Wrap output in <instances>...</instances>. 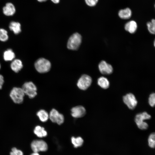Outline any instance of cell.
I'll return each mask as SVG.
<instances>
[{
  "label": "cell",
  "instance_id": "6da1fadb",
  "mask_svg": "<svg viewBox=\"0 0 155 155\" xmlns=\"http://www.w3.org/2000/svg\"><path fill=\"white\" fill-rule=\"evenodd\" d=\"M25 95L22 88L13 87L11 90L9 96L13 101L17 104L22 103Z\"/></svg>",
  "mask_w": 155,
  "mask_h": 155
},
{
  "label": "cell",
  "instance_id": "7a4b0ae2",
  "mask_svg": "<svg viewBox=\"0 0 155 155\" xmlns=\"http://www.w3.org/2000/svg\"><path fill=\"white\" fill-rule=\"evenodd\" d=\"M34 67L36 71L41 73L49 71L51 67L50 62L48 60L43 58L37 59L34 63Z\"/></svg>",
  "mask_w": 155,
  "mask_h": 155
},
{
  "label": "cell",
  "instance_id": "3957f363",
  "mask_svg": "<svg viewBox=\"0 0 155 155\" xmlns=\"http://www.w3.org/2000/svg\"><path fill=\"white\" fill-rule=\"evenodd\" d=\"M22 88L25 95H26L30 98H34L37 94V87L32 82L24 83L22 85Z\"/></svg>",
  "mask_w": 155,
  "mask_h": 155
},
{
  "label": "cell",
  "instance_id": "277c9868",
  "mask_svg": "<svg viewBox=\"0 0 155 155\" xmlns=\"http://www.w3.org/2000/svg\"><path fill=\"white\" fill-rule=\"evenodd\" d=\"M82 41V37L80 34L75 33L69 37L68 41L67 46L71 50H76L78 48Z\"/></svg>",
  "mask_w": 155,
  "mask_h": 155
},
{
  "label": "cell",
  "instance_id": "5b68a950",
  "mask_svg": "<svg viewBox=\"0 0 155 155\" xmlns=\"http://www.w3.org/2000/svg\"><path fill=\"white\" fill-rule=\"evenodd\" d=\"M31 147L34 152L45 151L48 149V145L44 141L40 140H33L31 144Z\"/></svg>",
  "mask_w": 155,
  "mask_h": 155
},
{
  "label": "cell",
  "instance_id": "8992f818",
  "mask_svg": "<svg viewBox=\"0 0 155 155\" xmlns=\"http://www.w3.org/2000/svg\"><path fill=\"white\" fill-rule=\"evenodd\" d=\"M92 82V79L91 77L88 75L84 74L78 80L77 85L80 89L85 90L90 87Z\"/></svg>",
  "mask_w": 155,
  "mask_h": 155
},
{
  "label": "cell",
  "instance_id": "52a82bcc",
  "mask_svg": "<svg viewBox=\"0 0 155 155\" xmlns=\"http://www.w3.org/2000/svg\"><path fill=\"white\" fill-rule=\"evenodd\" d=\"M124 103L131 110L134 109L136 106L137 101L135 96L131 93L127 94L123 97Z\"/></svg>",
  "mask_w": 155,
  "mask_h": 155
},
{
  "label": "cell",
  "instance_id": "ba28073f",
  "mask_svg": "<svg viewBox=\"0 0 155 155\" xmlns=\"http://www.w3.org/2000/svg\"><path fill=\"white\" fill-rule=\"evenodd\" d=\"M49 118L52 122L59 125L62 124L64 121V117L56 109H53L49 115Z\"/></svg>",
  "mask_w": 155,
  "mask_h": 155
},
{
  "label": "cell",
  "instance_id": "9c48e42d",
  "mask_svg": "<svg viewBox=\"0 0 155 155\" xmlns=\"http://www.w3.org/2000/svg\"><path fill=\"white\" fill-rule=\"evenodd\" d=\"M151 118V116L146 112H144L138 113L136 115L135 118V121L138 128L144 126L146 122L144 120L149 119Z\"/></svg>",
  "mask_w": 155,
  "mask_h": 155
},
{
  "label": "cell",
  "instance_id": "30bf717a",
  "mask_svg": "<svg viewBox=\"0 0 155 155\" xmlns=\"http://www.w3.org/2000/svg\"><path fill=\"white\" fill-rule=\"evenodd\" d=\"M86 113V110L82 106L74 107L71 110L72 116L75 118H79L83 117Z\"/></svg>",
  "mask_w": 155,
  "mask_h": 155
},
{
  "label": "cell",
  "instance_id": "8fae6325",
  "mask_svg": "<svg viewBox=\"0 0 155 155\" xmlns=\"http://www.w3.org/2000/svg\"><path fill=\"white\" fill-rule=\"evenodd\" d=\"M98 68L100 73L103 74H110L113 71L112 65L104 61L100 62L98 65Z\"/></svg>",
  "mask_w": 155,
  "mask_h": 155
},
{
  "label": "cell",
  "instance_id": "7c38bea8",
  "mask_svg": "<svg viewBox=\"0 0 155 155\" xmlns=\"http://www.w3.org/2000/svg\"><path fill=\"white\" fill-rule=\"evenodd\" d=\"M3 12L7 16H11L15 13L16 9L14 5L11 3H7L3 7Z\"/></svg>",
  "mask_w": 155,
  "mask_h": 155
},
{
  "label": "cell",
  "instance_id": "4fadbf2b",
  "mask_svg": "<svg viewBox=\"0 0 155 155\" xmlns=\"http://www.w3.org/2000/svg\"><path fill=\"white\" fill-rule=\"evenodd\" d=\"M23 67L21 61L18 59H14L10 64L11 69L14 72L18 73L22 68Z\"/></svg>",
  "mask_w": 155,
  "mask_h": 155
},
{
  "label": "cell",
  "instance_id": "5bb4252c",
  "mask_svg": "<svg viewBox=\"0 0 155 155\" xmlns=\"http://www.w3.org/2000/svg\"><path fill=\"white\" fill-rule=\"evenodd\" d=\"M125 30L131 34L135 33L137 28V24L134 21L131 20L127 23L124 27Z\"/></svg>",
  "mask_w": 155,
  "mask_h": 155
},
{
  "label": "cell",
  "instance_id": "9a60e30c",
  "mask_svg": "<svg viewBox=\"0 0 155 155\" xmlns=\"http://www.w3.org/2000/svg\"><path fill=\"white\" fill-rule=\"evenodd\" d=\"M132 11L129 8L120 10L118 12V16L121 19H128L130 18L132 16Z\"/></svg>",
  "mask_w": 155,
  "mask_h": 155
},
{
  "label": "cell",
  "instance_id": "2e32d148",
  "mask_svg": "<svg viewBox=\"0 0 155 155\" xmlns=\"http://www.w3.org/2000/svg\"><path fill=\"white\" fill-rule=\"evenodd\" d=\"M9 28L16 34H19L21 31V25L19 22H17L13 21L11 22L9 25Z\"/></svg>",
  "mask_w": 155,
  "mask_h": 155
},
{
  "label": "cell",
  "instance_id": "e0dca14e",
  "mask_svg": "<svg viewBox=\"0 0 155 155\" xmlns=\"http://www.w3.org/2000/svg\"><path fill=\"white\" fill-rule=\"evenodd\" d=\"M33 131L35 135L38 137L40 138L45 137L47 135V132L44 128L39 125L36 126Z\"/></svg>",
  "mask_w": 155,
  "mask_h": 155
},
{
  "label": "cell",
  "instance_id": "ac0fdd59",
  "mask_svg": "<svg viewBox=\"0 0 155 155\" xmlns=\"http://www.w3.org/2000/svg\"><path fill=\"white\" fill-rule=\"evenodd\" d=\"M15 57L14 52L11 49H8L5 51L3 54V57L5 61H12Z\"/></svg>",
  "mask_w": 155,
  "mask_h": 155
},
{
  "label": "cell",
  "instance_id": "d6986e66",
  "mask_svg": "<svg viewBox=\"0 0 155 155\" xmlns=\"http://www.w3.org/2000/svg\"><path fill=\"white\" fill-rule=\"evenodd\" d=\"M97 83L98 85L104 89H106L109 86V81L107 78L104 77H100L98 80Z\"/></svg>",
  "mask_w": 155,
  "mask_h": 155
},
{
  "label": "cell",
  "instance_id": "ffe728a7",
  "mask_svg": "<svg viewBox=\"0 0 155 155\" xmlns=\"http://www.w3.org/2000/svg\"><path fill=\"white\" fill-rule=\"evenodd\" d=\"M36 115L40 120L42 122L46 121L49 118V115L45 110L41 109L38 111Z\"/></svg>",
  "mask_w": 155,
  "mask_h": 155
},
{
  "label": "cell",
  "instance_id": "44dd1931",
  "mask_svg": "<svg viewBox=\"0 0 155 155\" xmlns=\"http://www.w3.org/2000/svg\"><path fill=\"white\" fill-rule=\"evenodd\" d=\"M71 140L75 148L81 146L82 145L84 142L83 140L80 137H72L71 138Z\"/></svg>",
  "mask_w": 155,
  "mask_h": 155
},
{
  "label": "cell",
  "instance_id": "7402d4cb",
  "mask_svg": "<svg viewBox=\"0 0 155 155\" xmlns=\"http://www.w3.org/2000/svg\"><path fill=\"white\" fill-rule=\"evenodd\" d=\"M148 144L149 146L151 148H154L155 147V134L154 133H151L148 138Z\"/></svg>",
  "mask_w": 155,
  "mask_h": 155
},
{
  "label": "cell",
  "instance_id": "603a6c76",
  "mask_svg": "<svg viewBox=\"0 0 155 155\" xmlns=\"http://www.w3.org/2000/svg\"><path fill=\"white\" fill-rule=\"evenodd\" d=\"M147 26L149 32L152 34H154L155 32V20L152 19L151 22L147 23Z\"/></svg>",
  "mask_w": 155,
  "mask_h": 155
},
{
  "label": "cell",
  "instance_id": "cb8c5ba5",
  "mask_svg": "<svg viewBox=\"0 0 155 155\" xmlns=\"http://www.w3.org/2000/svg\"><path fill=\"white\" fill-rule=\"evenodd\" d=\"M8 39L7 32L3 28H0V40L5 42Z\"/></svg>",
  "mask_w": 155,
  "mask_h": 155
},
{
  "label": "cell",
  "instance_id": "d4e9b609",
  "mask_svg": "<svg viewBox=\"0 0 155 155\" xmlns=\"http://www.w3.org/2000/svg\"><path fill=\"white\" fill-rule=\"evenodd\" d=\"M148 103L150 106L154 107L155 104V94L153 93L151 94L148 98Z\"/></svg>",
  "mask_w": 155,
  "mask_h": 155
},
{
  "label": "cell",
  "instance_id": "484cf974",
  "mask_svg": "<svg viewBox=\"0 0 155 155\" xmlns=\"http://www.w3.org/2000/svg\"><path fill=\"white\" fill-rule=\"evenodd\" d=\"M10 152V155H23V152L15 147L13 148Z\"/></svg>",
  "mask_w": 155,
  "mask_h": 155
},
{
  "label": "cell",
  "instance_id": "4316f807",
  "mask_svg": "<svg viewBox=\"0 0 155 155\" xmlns=\"http://www.w3.org/2000/svg\"><path fill=\"white\" fill-rule=\"evenodd\" d=\"M86 4L90 7L95 6L97 3L98 0H85Z\"/></svg>",
  "mask_w": 155,
  "mask_h": 155
},
{
  "label": "cell",
  "instance_id": "83f0119b",
  "mask_svg": "<svg viewBox=\"0 0 155 155\" xmlns=\"http://www.w3.org/2000/svg\"><path fill=\"white\" fill-rule=\"evenodd\" d=\"M4 83V80L3 76L0 74V90L1 89Z\"/></svg>",
  "mask_w": 155,
  "mask_h": 155
},
{
  "label": "cell",
  "instance_id": "f1b7e54d",
  "mask_svg": "<svg viewBox=\"0 0 155 155\" xmlns=\"http://www.w3.org/2000/svg\"><path fill=\"white\" fill-rule=\"evenodd\" d=\"M51 1L53 3L55 4H57L59 2L60 0H51Z\"/></svg>",
  "mask_w": 155,
  "mask_h": 155
},
{
  "label": "cell",
  "instance_id": "f546056e",
  "mask_svg": "<svg viewBox=\"0 0 155 155\" xmlns=\"http://www.w3.org/2000/svg\"><path fill=\"white\" fill-rule=\"evenodd\" d=\"M30 155H40L38 152H34Z\"/></svg>",
  "mask_w": 155,
  "mask_h": 155
},
{
  "label": "cell",
  "instance_id": "4dcf8cb0",
  "mask_svg": "<svg viewBox=\"0 0 155 155\" xmlns=\"http://www.w3.org/2000/svg\"><path fill=\"white\" fill-rule=\"evenodd\" d=\"M38 2H42L46 1L47 0H37Z\"/></svg>",
  "mask_w": 155,
  "mask_h": 155
},
{
  "label": "cell",
  "instance_id": "1f68e13d",
  "mask_svg": "<svg viewBox=\"0 0 155 155\" xmlns=\"http://www.w3.org/2000/svg\"><path fill=\"white\" fill-rule=\"evenodd\" d=\"M155 41H154V46H155Z\"/></svg>",
  "mask_w": 155,
  "mask_h": 155
},
{
  "label": "cell",
  "instance_id": "d6a6232c",
  "mask_svg": "<svg viewBox=\"0 0 155 155\" xmlns=\"http://www.w3.org/2000/svg\"><path fill=\"white\" fill-rule=\"evenodd\" d=\"M1 68V65H0V69Z\"/></svg>",
  "mask_w": 155,
  "mask_h": 155
}]
</instances>
